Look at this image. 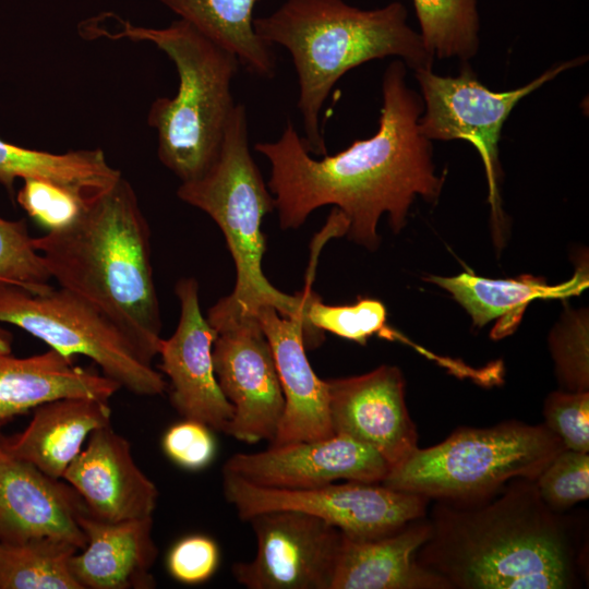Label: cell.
Returning <instances> with one entry per match:
<instances>
[{"instance_id": "obj_1", "label": "cell", "mask_w": 589, "mask_h": 589, "mask_svg": "<svg viewBox=\"0 0 589 589\" xmlns=\"http://www.w3.org/2000/svg\"><path fill=\"white\" fill-rule=\"evenodd\" d=\"M382 97L377 131L337 154L311 157L290 121L278 140L254 145L271 163L267 188L283 229L299 228L313 211L333 205L348 220V238L374 251L382 214L398 232L417 195L436 201L444 179L434 173L431 142L419 131L423 99L406 84L402 60L386 68Z\"/></svg>"}, {"instance_id": "obj_2", "label": "cell", "mask_w": 589, "mask_h": 589, "mask_svg": "<svg viewBox=\"0 0 589 589\" xmlns=\"http://www.w3.org/2000/svg\"><path fill=\"white\" fill-rule=\"evenodd\" d=\"M430 534L416 561L458 589H570L581 550L568 518L515 478L472 500H433Z\"/></svg>"}, {"instance_id": "obj_3", "label": "cell", "mask_w": 589, "mask_h": 589, "mask_svg": "<svg viewBox=\"0 0 589 589\" xmlns=\"http://www.w3.org/2000/svg\"><path fill=\"white\" fill-rule=\"evenodd\" d=\"M51 278L111 320L149 364L161 318L151 259V230L123 177L72 225L32 239Z\"/></svg>"}, {"instance_id": "obj_4", "label": "cell", "mask_w": 589, "mask_h": 589, "mask_svg": "<svg viewBox=\"0 0 589 589\" xmlns=\"http://www.w3.org/2000/svg\"><path fill=\"white\" fill-rule=\"evenodd\" d=\"M256 34L286 48L299 82L298 108L310 153L326 154L321 112L337 81L371 60L399 57L412 69L432 67L420 34L407 24L400 2L362 10L344 0H286L253 20Z\"/></svg>"}, {"instance_id": "obj_5", "label": "cell", "mask_w": 589, "mask_h": 589, "mask_svg": "<svg viewBox=\"0 0 589 589\" xmlns=\"http://www.w3.org/2000/svg\"><path fill=\"white\" fill-rule=\"evenodd\" d=\"M177 195L218 225L236 265L233 291L207 313L206 318L216 332L242 316L255 315L265 305L285 317L305 311L313 292L311 276L301 292L290 296L276 289L262 269L266 248L262 220L275 203L250 152L242 104H236L232 110L214 163L201 177L181 182Z\"/></svg>"}, {"instance_id": "obj_6", "label": "cell", "mask_w": 589, "mask_h": 589, "mask_svg": "<svg viewBox=\"0 0 589 589\" xmlns=\"http://www.w3.org/2000/svg\"><path fill=\"white\" fill-rule=\"evenodd\" d=\"M119 24L117 32L103 35L152 43L173 62L177 93L155 99L147 120L157 131L160 163L181 182L201 177L219 153L236 106L231 82L239 60L182 19L163 28Z\"/></svg>"}, {"instance_id": "obj_7", "label": "cell", "mask_w": 589, "mask_h": 589, "mask_svg": "<svg viewBox=\"0 0 589 589\" xmlns=\"http://www.w3.org/2000/svg\"><path fill=\"white\" fill-rule=\"evenodd\" d=\"M565 447L544 423L507 420L486 428L460 426L443 442L417 448L382 484L429 500H472L515 478L536 480Z\"/></svg>"}, {"instance_id": "obj_8", "label": "cell", "mask_w": 589, "mask_h": 589, "mask_svg": "<svg viewBox=\"0 0 589 589\" xmlns=\"http://www.w3.org/2000/svg\"><path fill=\"white\" fill-rule=\"evenodd\" d=\"M0 322L20 327L65 357L91 359L104 375L135 395L167 390L163 374L142 358L128 336L65 288L35 292L0 280Z\"/></svg>"}, {"instance_id": "obj_9", "label": "cell", "mask_w": 589, "mask_h": 589, "mask_svg": "<svg viewBox=\"0 0 589 589\" xmlns=\"http://www.w3.org/2000/svg\"><path fill=\"white\" fill-rule=\"evenodd\" d=\"M586 60L587 57L581 56L555 64L528 84L505 92L484 86L467 63L457 76L437 75L432 67L414 70L423 99V112L418 121L420 133L430 141L466 140L477 148L484 166L494 217L501 216L498 141L504 122L524 97Z\"/></svg>"}, {"instance_id": "obj_10", "label": "cell", "mask_w": 589, "mask_h": 589, "mask_svg": "<svg viewBox=\"0 0 589 589\" xmlns=\"http://www.w3.org/2000/svg\"><path fill=\"white\" fill-rule=\"evenodd\" d=\"M223 493L243 520L267 510H298L321 518L353 540H373L393 533L425 517L431 502L425 496L382 483L347 481L287 490L256 485L228 473H223Z\"/></svg>"}, {"instance_id": "obj_11", "label": "cell", "mask_w": 589, "mask_h": 589, "mask_svg": "<svg viewBox=\"0 0 589 589\" xmlns=\"http://www.w3.org/2000/svg\"><path fill=\"white\" fill-rule=\"evenodd\" d=\"M256 553L231 573L248 589H330L342 532L313 515L276 509L253 515Z\"/></svg>"}, {"instance_id": "obj_12", "label": "cell", "mask_w": 589, "mask_h": 589, "mask_svg": "<svg viewBox=\"0 0 589 589\" xmlns=\"http://www.w3.org/2000/svg\"><path fill=\"white\" fill-rule=\"evenodd\" d=\"M213 363L218 385L233 407L226 434L245 443L273 442L285 397L268 340L256 315L217 332Z\"/></svg>"}, {"instance_id": "obj_13", "label": "cell", "mask_w": 589, "mask_h": 589, "mask_svg": "<svg viewBox=\"0 0 589 589\" xmlns=\"http://www.w3.org/2000/svg\"><path fill=\"white\" fill-rule=\"evenodd\" d=\"M389 464L372 447L342 434L271 445L256 453H238L223 473L275 489L304 490L336 480L382 483Z\"/></svg>"}, {"instance_id": "obj_14", "label": "cell", "mask_w": 589, "mask_h": 589, "mask_svg": "<svg viewBox=\"0 0 589 589\" xmlns=\"http://www.w3.org/2000/svg\"><path fill=\"white\" fill-rule=\"evenodd\" d=\"M180 316L175 333L160 339L158 369L169 378L170 404L183 418L226 432L233 407L223 394L214 371L213 345L217 332L203 315L199 284L180 279L175 288Z\"/></svg>"}, {"instance_id": "obj_15", "label": "cell", "mask_w": 589, "mask_h": 589, "mask_svg": "<svg viewBox=\"0 0 589 589\" xmlns=\"http://www.w3.org/2000/svg\"><path fill=\"white\" fill-rule=\"evenodd\" d=\"M328 411L334 434L369 445L390 466L418 446V432L405 400V380L394 365L357 376L327 380Z\"/></svg>"}, {"instance_id": "obj_16", "label": "cell", "mask_w": 589, "mask_h": 589, "mask_svg": "<svg viewBox=\"0 0 589 589\" xmlns=\"http://www.w3.org/2000/svg\"><path fill=\"white\" fill-rule=\"evenodd\" d=\"M255 315L271 346L285 397L284 416L271 445L333 436L327 384L315 374L305 352L321 345L324 333L309 326L305 311L285 317L265 305Z\"/></svg>"}, {"instance_id": "obj_17", "label": "cell", "mask_w": 589, "mask_h": 589, "mask_svg": "<svg viewBox=\"0 0 589 589\" xmlns=\"http://www.w3.org/2000/svg\"><path fill=\"white\" fill-rule=\"evenodd\" d=\"M85 512L68 482L14 456L0 441V542L55 538L82 550L86 538L79 519Z\"/></svg>"}, {"instance_id": "obj_18", "label": "cell", "mask_w": 589, "mask_h": 589, "mask_svg": "<svg viewBox=\"0 0 589 589\" xmlns=\"http://www.w3.org/2000/svg\"><path fill=\"white\" fill-rule=\"evenodd\" d=\"M62 479L89 514L106 521L153 517L158 489L135 462L130 442L111 424L91 433Z\"/></svg>"}, {"instance_id": "obj_19", "label": "cell", "mask_w": 589, "mask_h": 589, "mask_svg": "<svg viewBox=\"0 0 589 589\" xmlns=\"http://www.w3.org/2000/svg\"><path fill=\"white\" fill-rule=\"evenodd\" d=\"M86 544L70 561L82 589H151L158 549L153 517L106 521L85 512L79 519Z\"/></svg>"}, {"instance_id": "obj_20", "label": "cell", "mask_w": 589, "mask_h": 589, "mask_svg": "<svg viewBox=\"0 0 589 589\" xmlns=\"http://www.w3.org/2000/svg\"><path fill=\"white\" fill-rule=\"evenodd\" d=\"M10 335L0 330V429L15 417L59 398L88 397L109 401L121 388L95 369L49 348L19 358L11 353Z\"/></svg>"}, {"instance_id": "obj_21", "label": "cell", "mask_w": 589, "mask_h": 589, "mask_svg": "<svg viewBox=\"0 0 589 589\" xmlns=\"http://www.w3.org/2000/svg\"><path fill=\"white\" fill-rule=\"evenodd\" d=\"M429 534L426 516L373 540L342 534L330 589H452L416 561Z\"/></svg>"}, {"instance_id": "obj_22", "label": "cell", "mask_w": 589, "mask_h": 589, "mask_svg": "<svg viewBox=\"0 0 589 589\" xmlns=\"http://www.w3.org/2000/svg\"><path fill=\"white\" fill-rule=\"evenodd\" d=\"M108 401L67 397L45 402L33 410L27 426L15 434L0 433L3 446L47 476L62 479L91 433L110 424Z\"/></svg>"}, {"instance_id": "obj_23", "label": "cell", "mask_w": 589, "mask_h": 589, "mask_svg": "<svg viewBox=\"0 0 589 589\" xmlns=\"http://www.w3.org/2000/svg\"><path fill=\"white\" fill-rule=\"evenodd\" d=\"M426 280L444 288L468 312L473 325L482 327L498 320L491 337L501 339L519 324L528 303L534 299L563 298L579 293L587 279L549 286L541 277L522 275L517 278L491 279L465 272L452 277L429 276Z\"/></svg>"}, {"instance_id": "obj_24", "label": "cell", "mask_w": 589, "mask_h": 589, "mask_svg": "<svg viewBox=\"0 0 589 589\" xmlns=\"http://www.w3.org/2000/svg\"><path fill=\"white\" fill-rule=\"evenodd\" d=\"M180 19L232 53L251 74L269 79L276 73V58L253 26L259 0H159Z\"/></svg>"}, {"instance_id": "obj_25", "label": "cell", "mask_w": 589, "mask_h": 589, "mask_svg": "<svg viewBox=\"0 0 589 589\" xmlns=\"http://www.w3.org/2000/svg\"><path fill=\"white\" fill-rule=\"evenodd\" d=\"M122 178L99 148L63 154L23 147L0 139V183L12 190L16 179H43L72 188L89 200Z\"/></svg>"}, {"instance_id": "obj_26", "label": "cell", "mask_w": 589, "mask_h": 589, "mask_svg": "<svg viewBox=\"0 0 589 589\" xmlns=\"http://www.w3.org/2000/svg\"><path fill=\"white\" fill-rule=\"evenodd\" d=\"M77 551L55 538L0 542V589H82L70 568Z\"/></svg>"}, {"instance_id": "obj_27", "label": "cell", "mask_w": 589, "mask_h": 589, "mask_svg": "<svg viewBox=\"0 0 589 589\" xmlns=\"http://www.w3.org/2000/svg\"><path fill=\"white\" fill-rule=\"evenodd\" d=\"M478 0H413L424 48L466 62L479 48Z\"/></svg>"}, {"instance_id": "obj_28", "label": "cell", "mask_w": 589, "mask_h": 589, "mask_svg": "<svg viewBox=\"0 0 589 589\" xmlns=\"http://www.w3.org/2000/svg\"><path fill=\"white\" fill-rule=\"evenodd\" d=\"M386 315L385 305L376 299L360 298L349 305H327L314 291L305 309V318L311 328L329 332L362 346L374 335L405 341L400 334L386 325Z\"/></svg>"}, {"instance_id": "obj_29", "label": "cell", "mask_w": 589, "mask_h": 589, "mask_svg": "<svg viewBox=\"0 0 589 589\" xmlns=\"http://www.w3.org/2000/svg\"><path fill=\"white\" fill-rule=\"evenodd\" d=\"M16 201L35 223L49 232L75 223L93 200L53 181L25 179L17 191Z\"/></svg>"}, {"instance_id": "obj_30", "label": "cell", "mask_w": 589, "mask_h": 589, "mask_svg": "<svg viewBox=\"0 0 589 589\" xmlns=\"http://www.w3.org/2000/svg\"><path fill=\"white\" fill-rule=\"evenodd\" d=\"M26 221L0 217V280L41 292L51 279L41 255L33 247Z\"/></svg>"}, {"instance_id": "obj_31", "label": "cell", "mask_w": 589, "mask_h": 589, "mask_svg": "<svg viewBox=\"0 0 589 589\" xmlns=\"http://www.w3.org/2000/svg\"><path fill=\"white\" fill-rule=\"evenodd\" d=\"M534 481L544 503L565 512L589 497V453L564 448Z\"/></svg>"}, {"instance_id": "obj_32", "label": "cell", "mask_w": 589, "mask_h": 589, "mask_svg": "<svg viewBox=\"0 0 589 589\" xmlns=\"http://www.w3.org/2000/svg\"><path fill=\"white\" fill-rule=\"evenodd\" d=\"M545 426L567 449L589 453V392L556 390L543 405Z\"/></svg>"}, {"instance_id": "obj_33", "label": "cell", "mask_w": 589, "mask_h": 589, "mask_svg": "<svg viewBox=\"0 0 589 589\" xmlns=\"http://www.w3.org/2000/svg\"><path fill=\"white\" fill-rule=\"evenodd\" d=\"M212 429L190 419L171 425L164 434L161 448L177 466L190 471L206 468L216 454V442Z\"/></svg>"}, {"instance_id": "obj_34", "label": "cell", "mask_w": 589, "mask_h": 589, "mask_svg": "<svg viewBox=\"0 0 589 589\" xmlns=\"http://www.w3.org/2000/svg\"><path fill=\"white\" fill-rule=\"evenodd\" d=\"M219 548L205 534H190L176 542L167 554V570L184 585L207 581L219 565Z\"/></svg>"}, {"instance_id": "obj_35", "label": "cell", "mask_w": 589, "mask_h": 589, "mask_svg": "<svg viewBox=\"0 0 589 589\" xmlns=\"http://www.w3.org/2000/svg\"><path fill=\"white\" fill-rule=\"evenodd\" d=\"M557 376L569 392L588 390V342L585 330L556 334L551 340Z\"/></svg>"}]
</instances>
